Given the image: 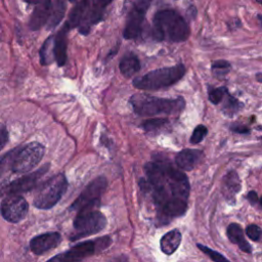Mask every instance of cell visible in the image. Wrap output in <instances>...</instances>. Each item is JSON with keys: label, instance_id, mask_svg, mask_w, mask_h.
Returning a JSON list of instances; mask_svg holds the SVG:
<instances>
[{"label": "cell", "instance_id": "obj_18", "mask_svg": "<svg viewBox=\"0 0 262 262\" xmlns=\"http://www.w3.org/2000/svg\"><path fill=\"white\" fill-rule=\"evenodd\" d=\"M222 188L224 196L229 201H234L235 195L241 190V180L235 171H230L224 176Z\"/></svg>", "mask_w": 262, "mask_h": 262}, {"label": "cell", "instance_id": "obj_40", "mask_svg": "<svg viewBox=\"0 0 262 262\" xmlns=\"http://www.w3.org/2000/svg\"><path fill=\"white\" fill-rule=\"evenodd\" d=\"M70 1H76V0H70Z\"/></svg>", "mask_w": 262, "mask_h": 262}, {"label": "cell", "instance_id": "obj_30", "mask_svg": "<svg viewBox=\"0 0 262 262\" xmlns=\"http://www.w3.org/2000/svg\"><path fill=\"white\" fill-rule=\"evenodd\" d=\"M207 132H208V129L204 125H198L191 134L190 143L196 144V143L201 142L207 135Z\"/></svg>", "mask_w": 262, "mask_h": 262}, {"label": "cell", "instance_id": "obj_11", "mask_svg": "<svg viewBox=\"0 0 262 262\" xmlns=\"http://www.w3.org/2000/svg\"><path fill=\"white\" fill-rule=\"evenodd\" d=\"M29 210L28 202L18 194L7 195L1 203V214L5 220L11 223L21 221Z\"/></svg>", "mask_w": 262, "mask_h": 262}, {"label": "cell", "instance_id": "obj_17", "mask_svg": "<svg viewBox=\"0 0 262 262\" xmlns=\"http://www.w3.org/2000/svg\"><path fill=\"white\" fill-rule=\"evenodd\" d=\"M69 29L70 27L66 24V26H63L54 37L53 52L54 59L58 66H63L67 61V35Z\"/></svg>", "mask_w": 262, "mask_h": 262}, {"label": "cell", "instance_id": "obj_36", "mask_svg": "<svg viewBox=\"0 0 262 262\" xmlns=\"http://www.w3.org/2000/svg\"><path fill=\"white\" fill-rule=\"evenodd\" d=\"M135 1H136V0H125V1H124V6H123L124 11H126Z\"/></svg>", "mask_w": 262, "mask_h": 262}, {"label": "cell", "instance_id": "obj_26", "mask_svg": "<svg viewBox=\"0 0 262 262\" xmlns=\"http://www.w3.org/2000/svg\"><path fill=\"white\" fill-rule=\"evenodd\" d=\"M223 105H222V111L226 116H233L235 115L241 107L243 106V104L233 96H231L228 92L226 93V95L223 98ZM221 101V102H222Z\"/></svg>", "mask_w": 262, "mask_h": 262}, {"label": "cell", "instance_id": "obj_22", "mask_svg": "<svg viewBox=\"0 0 262 262\" xmlns=\"http://www.w3.org/2000/svg\"><path fill=\"white\" fill-rule=\"evenodd\" d=\"M92 0H81L71 11L70 16H69V20H68V26L71 28H75L80 26V24L82 23V20L84 19L88 8L91 4Z\"/></svg>", "mask_w": 262, "mask_h": 262}, {"label": "cell", "instance_id": "obj_6", "mask_svg": "<svg viewBox=\"0 0 262 262\" xmlns=\"http://www.w3.org/2000/svg\"><path fill=\"white\" fill-rule=\"evenodd\" d=\"M111 243L112 239L108 236L79 243L70 250L53 256L47 262H79L89 256H92L98 251L104 250L111 245Z\"/></svg>", "mask_w": 262, "mask_h": 262}, {"label": "cell", "instance_id": "obj_31", "mask_svg": "<svg viewBox=\"0 0 262 262\" xmlns=\"http://www.w3.org/2000/svg\"><path fill=\"white\" fill-rule=\"evenodd\" d=\"M246 233L251 239H253L255 242H258L262 238V229L256 224L249 225L246 228Z\"/></svg>", "mask_w": 262, "mask_h": 262}, {"label": "cell", "instance_id": "obj_21", "mask_svg": "<svg viewBox=\"0 0 262 262\" xmlns=\"http://www.w3.org/2000/svg\"><path fill=\"white\" fill-rule=\"evenodd\" d=\"M141 66L138 57L133 53H128L122 57L119 63L120 72L126 78H131L139 72Z\"/></svg>", "mask_w": 262, "mask_h": 262}, {"label": "cell", "instance_id": "obj_8", "mask_svg": "<svg viewBox=\"0 0 262 262\" xmlns=\"http://www.w3.org/2000/svg\"><path fill=\"white\" fill-rule=\"evenodd\" d=\"M45 148L39 142H31L23 148L13 150L11 170L14 173H26L35 168L44 156Z\"/></svg>", "mask_w": 262, "mask_h": 262}, {"label": "cell", "instance_id": "obj_33", "mask_svg": "<svg viewBox=\"0 0 262 262\" xmlns=\"http://www.w3.org/2000/svg\"><path fill=\"white\" fill-rule=\"evenodd\" d=\"M231 130L236 132V133H241V134H244V133H249L250 130L248 127L244 126V125H241V124H234L231 126Z\"/></svg>", "mask_w": 262, "mask_h": 262}, {"label": "cell", "instance_id": "obj_29", "mask_svg": "<svg viewBox=\"0 0 262 262\" xmlns=\"http://www.w3.org/2000/svg\"><path fill=\"white\" fill-rule=\"evenodd\" d=\"M198 248L203 252L205 253L207 256H209V258H211L212 261L214 262H230L228 259H226L223 255H221L220 253H218L217 251H214L213 249L209 248V247H206L204 245H201V244H198Z\"/></svg>", "mask_w": 262, "mask_h": 262}, {"label": "cell", "instance_id": "obj_20", "mask_svg": "<svg viewBox=\"0 0 262 262\" xmlns=\"http://www.w3.org/2000/svg\"><path fill=\"white\" fill-rule=\"evenodd\" d=\"M227 236L232 244H235L242 251L246 253H251L252 248L250 244L246 241L242 227L236 223H231L227 227Z\"/></svg>", "mask_w": 262, "mask_h": 262}, {"label": "cell", "instance_id": "obj_23", "mask_svg": "<svg viewBox=\"0 0 262 262\" xmlns=\"http://www.w3.org/2000/svg\"><path fill=\"white\" fill-rule=\"evenodd\" d=\"M142 128L146 133L158 134L168 131V129L170 128V122L166 118L149 119L142 123Z\"/></svg>", "mask_w": 262, "mask_h": 262}, {"label": "cell", "instance_id": "obj_12", "mask_svg": "<svg viewBox=\"0 0 262 262\" xmlns=\"http://www.w3.org/2000/svg\"><path fill=\"white\" fill-rule=\"evenodd\" d=\"M112 1L113 0H92L84 19L79 26V30L82 34H87L90 31L91 26L99 23L102 19L105 7Z\"/></svg>", "mask_w": 262, "mask_h": 262}, {"label": "cell", "instance_id": "obj_27", "mask_svg": "<svg viewBox=\"0 0 262 262\" xmlns=\"http://www.w3.org/2000/svg\"><path fill=\"white\" fill-rule=\"evenodd\" d=\"M230 69H231V66L227 60L219 59L212 62V71L215 74V76L218 78L224 77L230 71Z\"/></svg>", "mask_w": 262, "mask_h": 262}, {"label": "cell", "instance_id": "obj_38", "mask_svg": "<svg viewBox=\"0 0 262 262\" xmlns=\"http://www.w3.org/2000/svg\"><path fill=\"white\" fill-rule=\"evenodd\" d=\"M256 1H257V2H258V3H260V4H261V5H262V0H256Z\"/></svg>", "mask_w": 262, "mask_h": 262}, {"label": "cell", "instance_id": "obj_39", "mask_svg": "<svg viewBox=\"0 0 262 262\" xmlns=\"http://www.w3.org/2000/svg\"><path fill=\"white\" fill-rule=\"evenodd\" d=\"M259 202H260V205H261V207H262V196H261V199H260Z\"/></svg>", "mask_w": 262, "mask_h": 262}, {"label": "cell", "instance_id": "obj_34", "mask_svg": "<svg viewBox=\"0 0 262 262\" xmlns=\"http://www.w3.org/2000/svg\"><path fill=\"white\" fill-rule=\"evenodd\" d=\"M247 198H248L249 202H250L252 205H255L256 203H258V195H257V193H256L255 191H253V190H252V191H249Z\"/></svg>", "mask_w": 262, "mask_h": 262}, {"label": "cell", "instance_id": "obj_14", "mask_svg": "<svg viewBox=\"0 0 262 262\" xmlns=\"http://www.w3.org/2000/svg\"><path fill=\"white\" fill-rule=\"evenodd\" d=\"M146 12L137 10V9H130L127 11V19L126 26L123 31V37L128 40H134L138 38L141 34L142 30V23L144 19Z\"/></svg>", "mask_w": 262, "mask_h": 262}, {"label": "cell", "instance_id": "obj_37", "mask_svg": "<svg viewBox=\"0 0 262 262\" xmlns=\"http://www.w3.org/2000/svg\"><path fill=\"white\" fill-rule=\"evenodd\" d=\"M29 4H38L41 0H25Z\"/></svg>", "mask_w": 262, "mask_h": 262}, {"label": "cell", "instance_id": "obj_9", "mask_svg": "<svg viewBox=\"0 0 262 262\" xmlns=\"http://www.w3.org/2000/svg\"><path fill=\"white\" fill-rule=\"evenodd\" d=\"M107 186L106 178L103 176H98L94 180H92L81 192V194L76 199V201L72 204V211H83L94 209L99 205V200L102 193L104 192Z\"/></svg>", "mask_w": 262, "mask_h": 262}, {"label": "cell", "instance_id": "obj_1", "mask_svg": "<svg viewBox=\"0 0 262 262\" xmlns=\"http://www.w3.org/2000/svg\"><path fill=\"white\" fill-rule=\"evenodd\" d=\"M144 171L146 180H140V187L150 192L160 223L182 216L187 209L190 189L185 174L163 160L145 164Z\"/></svg>", "mask_w": 262, "mask_h": 262}, {"label": "cell", "instance_id": "obj_13", "mask_svg": "<svg viewBox=\"0 0 262 262\" xmlns=\"http://www.w3.org/2000/svg\"><path fill=\"white\" fill-rule=\"evenodd\" d=\"M61 242V235L58 232H46L34 236L30 242V248L36 255H41L57 247Z\"/></svg>", "mask_w": 262, "mask_h": 262}, {"label": "cell", "instance_id": "obj_25", "mask_svg": "<svg viewBox=\"0 0 262 262\" xmlns=\"http://www.w3.org/2000/svg\"><path fill=\"white\" fill-rule=\"evenodd\" d=\"M53 44H54V37L50 36L46 39L44 44L40 49V61L43 66L51 63L54 59V52H53Z\"/></svg>", "mask_w": 262, "mask_h": 262}, {"label": "cell", "instance_id": "obj_3", "mask_svg": "<svg viewBox=\"0 0 262 262\" xmlns=\"http://www.w3.org/2000/svg\"><path fill=\"white\" fill-rule=\"evenodd\" d=\"M130 104L133 111L142 117H152L158 115H176L179 114L185 105L182 97L161 98L148 94H134L130 98Z\"/></svg>", "mask_w": 262, "mask_h": 262}, {"label": "cell", "instance_id": "obj_2", "mask_svg": "<svg viewBox=\"0 0 262 262\" xmlns=\"http://www.w3.org/2000/svg\"><path fill=\"white\" fill-rule=\"evenodd\" d=\"M190 30L185 19L173 9L158 11L152 18V38L157 41L183 42L189 36Z\"/></svg>", "mask_w": 262, "mask_h": 262}, {"label": "cell", "instance_id": "obj_24", "mask_svg": "<svg viewBox=\"0 0 262 262\" xmlns=\"http://www.w3.org/2000/svg\"><path fill=\"white\" fill-rule=\"evenodd\" d=\"M66 7H67L66 0H56L54 6H52L51 13L48 19V26H47L48 29H53L60 23V20L64 15Z\"/></svg>", "mask_w": 262, "mask_h": 262}, {"label": "cell", "instance_id": "obj_4", "mask_svg": "<svg viewBox=\"0 0 262 262\" xmlns=\"http://www.w3.org/2000/svg\"><path fill=\"white\" fill-rule=\"evenodd\" d=\"M185 67L182 63L157 69L133 80V86L141 90H158L169 87L178 82L185 75Z\"/></svg>", "mask_w": 262, "mask_h": 262}, {"label": "cell", "instance_id": "obj_35", "mask_svg": "<svg viewBox=\"0 0 262 262\" xmlns=\"http://www.w3.org/2000/svg\"><path fill=\"white\" fill-rule=\"evenodd\" d=\"M112 262H128V257L121 255V256L115 257V259L112 260Z\"/></svg>", "mask_w": 262, "mask_h": 262}, {"label": "cell", "instance_id": "obj_15", "mask_svg": "<svg viewBox=\"0 0 262 262\" xmlns=\"http://www.w3.org/2000/svg\"><path fill=\"white\" fill-rule=\"evenodd\" d=\"M203 152L199 149H182L175 157L176 165L185 171H190L194 169L202 161Z\"/></svg>", "mask_w": 262, "mask_h": 262}, {"label": "cell", "instance_id": "obj_28", "mask_svg": "<svg viewBox=\"0 0 262 262\" xmlns=\"http://www.w3.org/2000/svg\"><path fill=\"white\" fill-rule=\"evenodd\" d=\"M227 88L226 87H218V88H212L210 87L209 91H208V97L209 100L213 103V104H218L221 103V101L223 100L224 96L227 93Z\"/></svg>", "mask_w": 262, "mask_h": 262}, {"label": "cell", "instance_id": "obj_7", "mask_svg": "<svg viewBox=\"0 0 262 262\" xmlns=\"http://www.w3.org/2000/svg\"><path fill=\"white\" fill-rule=\"evenodd\" d=\"M106 225L105 216L94 209L80 211L74 220V233L71 239L77 241L79 238L97 233L104 229Z\"/></svg>", "mask_w": 262, "mask_h": 262}, {"label": "cell", "instance_id": "obj_10", "mask_svg": "<svg viewBox=\"0 0 262 262\" xmlns=\"http://www.w3.org/2000/svg\"><path fill=\"white\" fill-rule=\"evenodd\" d=\"M49 165L46 164L40 169L30 173L26 176H23L16 180H13L7 184L0 185V198H5L7 195L17 194L20 192L28 191L32 189L40 180V178L47 172Z\"/></svg>", "mask_w": 262, "mask_h": 262}, {"label": "cell", "instance_id": "obj_19", "mask_svg": "<svg viewBox=\"0 0 262 262\" xmlns=\"http://www.w3.org/2000/svg\"><path fill=\"white\" fill-rule=\"evenodd\" d=\"M181 243V233L178 229H173L164 234L160 241V247L163 253L167 255L173 254Z\"/></svg>", "mask_w": 262, "mask_h": 262}, {"label": "cell", "instance_id": "obj_32", "mask_svg": "<svg viewBox=\"0 0 262 262\" xmlns=\"http://www.w3.org/2000/svg\"><path fill=\"white\" fill-rule=\"evenodd\" d=\"M8 140V132L4 125L0 124V150L5 146Z\"/></svg>", "mask_w": 262, "mask_h": 262}, {"label": "cell", "instance_id": "obj_16", "mask_svg": "<svg viewBox=\"0 0 262 262\" xmlns=\"http://www.w3.org/2000/svg\"><path fill=\"white\" fill-rule=\"evenodd\" d=\"M52 9V4L50 0H41L36 8L34 9L31 19H30V28L32 30H39L42 26L48 21L50 13Z\"/></svg>", "mask_w": 262, "mask_h": 262}, {"label": "cell", "instance_id": "obj_5", "mask_svg": "<svg viewBox=\"0 0 262 262\" xmlns=\"http://www.w3.org/2000/svg\"><path fill=\"white\" fill-rule=\"evenodd\" d=\"M68 187V181L63 174H56L49 178L37 190L34 196V206L38 209H51L54 207Z\"/></svg>", "mask_w": 262, "mask_h": 262}]
</instances>
